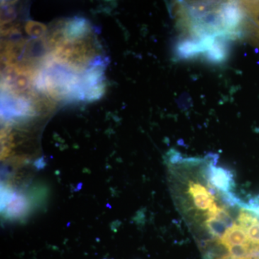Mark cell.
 <instances>
[{"label": "cell", "mask_w": 259, "mask_h": 259, "mask_svg": "<svg viewBox=\"0 0 259 259\" xmlns=\"http://www.w3.org/2000/svg\"><path fill=\"white\" fill-rule=\"evenodd\" d=\"M249 207L252 209V210L254 211L255 212H256L257 214H259V204H255V205H250L249 206Z\"/></svg>", "instance_id": "obj_3"}, {"label": "cell", "mask_w": 259, "mask_h": 259, "mask_svg": "<svg viewBox=\"0 0 259 259\" xmlns=\"http://www.w3.org/2000/svg\"><path fill=\"white\" fill-rule=\"evenodd\" d=\"M25 30L29 36L33 38H39L45 35L47 28L44 24L30 20L25 24Z\"/></svg>", "instance_id": "obj_1"}, {"label": "cell", "mask_w": 259, "mask_h": 259, "mask_svg": "<svg viewBox=\"0 0 259 259\" xmlns=\"http://www.w3.org/2000/svg\"><path fill=\"white\" fill-rule=\"evenodd\" d=\"M221 259H259V253H255V254H252L247 255V256L242 257V258H221Z\"/></svg>", "instance_id": "obj_2"}]
</instances>
